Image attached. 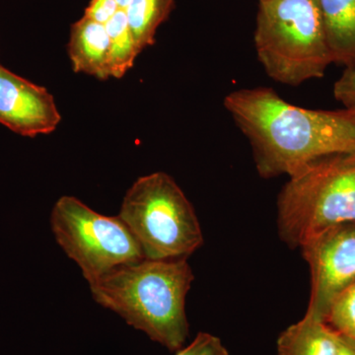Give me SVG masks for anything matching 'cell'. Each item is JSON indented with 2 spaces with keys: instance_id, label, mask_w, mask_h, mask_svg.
I'll return each instance as SVG.
<instances>
[{
  "instance_id": "6da1fadb",
  "label": "cell",
  "mask_w": 355,
  "mask_h": 355,
  "mask_svg": "<svg viewBox=\"0 0 355 355\" xmlns=\"http://www.w3.org/2000/svg\"><path fill=\"white\" fill-rule=\"evenodd\" d=\"M223 104L249 139L261 177L291 176L318 159L355 154L354 111L301 108L266 87L234 91Z\"/></svg>"
},
{
  "instance_id": "7a4b0ae2",
  "label": "cell",
  "mask_w": 355,
  "mask_h": 355,
  "mask_svg": "<svg viewBox=\"0 0 355 355\" xmlns=\"http://www.w3.org/2000/svg\"><path fill=\"white\" fill-rule=\"evenodd\" d=\"M187 260L144 259L121 266L89 284L91 294L135 330L178 352L189 335L186 297L195 279Z\"/></svg>"
},
{
  "instance_id": "3957f363",
  "label": "cell",
  "mask_w": 355,
  "mask_h": 355,
  "mask_svg": "<svg viewBox=\"0 0 355 355\" xmlns=\"http://www.w3.org/2000/svg\"><path fill=\"white\" fill-rule=\"evenodd\" d=\"M254 46L268 76L286 85L321 78L333 64L318 0L260 1Z\"/></svg>"
},
{
  "instance_id": "277c9868",
  "label": "cell",
  "mask_w": 355,
  "mask_h": 355,
  "mask_svg": "<svg viewBox=\"0 0 355 355\" xmlns=\"http://www.w3.org/2000/svg\"><path fill=\"white\" fill-rule=\"evenodd\" d=\"M355 221V154L313 161L294 172L277 200L282 241L300 248L327 229Z\"/></svg>"
},
{
  "instance_id": "5b68a950",
  "label": "cell",
  "mask_w": 355,
  "mask_h": 355,
  "mask_svg": "<svg viewBox=\"0 0 355 355\" xmlns=\"http://www.w3.org/2000/svg\"><path fill=\"white\" fill-rule=\"evenodd\" d=\"M118 216L147 260L188 259L202 246L195 209L167 173L139 178L125 193Z\"/></svg>"
},
{
  "instance_id": "8992f818",
  "label": "cell",
  "mask_w": 355,
  "mask_h": 355,
  "mask_svg": "<svg viewBox=\"0 0 355 355\" xmlns=\"http://www.w3.org/2000/svg\"><path fill=\"white\" fill-rule=\"evenodd\" d=\"M51 227L58 246L79 266L88 284L144 259L120 217L99 214L76 197L58 198L51 210Z\"/></svg>"
},
{
  "instance_id": "52a82bcc",
  "label": "cell",
  "mask_w": 355,
  "mask_h": 355,
  "mask_svg": "<svg viewBox=\"0 0 355 355\" xmlns=\"http://www.w3.org/2000/svg\"><path fill=\"white\" fill-rule=\"evenodd\" d=\"M300 248L311 272L305 316L326 323L333 301L355 282V221L327 229Z\"/></svg>"
},
{
  "instance_id": "ba28073f",
  "label": "cell",
  "mask_w": 355,
  "mask_h": 355,
  "mask_svg": "<svg viewBox=\"0 0 355 355\" xmlns=\"http://www.w3.org/2000/svg\"><path fill=\"white\" fill-rule=\"evenodd\" d=\"M62 116L55 98L43 86L0 64V123L22 137L50 135Z\"/></svg>"
},
{
  "instance_id": "9c48e42d",
  "label": "cell",
  "mask_w": 355,
  "mask_h": 355,
  "mask_svg": "<svg viewBox=\"0 0 355 355\" xmlns=\"http://www.w3.org/2000/svg\"><path fill=\"white\" fill-rule=\"evenodd\" d=\"M110 40L106 25L83 17L71 25L67 46L72 69L100 80L110 77Z\"/></svg>"
},
{
  "instance_id": "30bf717a",
  "label": "cell",
  "mask_w": 355,
  "mask_h": 355,
  "mask_svg": "<svg viewBox=\"0 0 355 355\" xmlns=\"http://www.w3.org/2000/svg\"><path fill=\"white\" fill-rule=\"evenodd\" d=\"M333 62L355 67V0H318Z\"/></svg>"
},
{
  "instance_id": "8fae6325",
  "label": "cell",
  "mask_w": 355,
  "mask_h": 355,
  "mask_svg": "<svg viewBox=\"0 0 355 355\" xmlns=\"http://www.w3.org/2000/svg\"><path fill=\"white\" fill-rule=\"evenodd\" d=\"M340 334L324 322L304 316L282 331L277 340L279 355H336Z\"/></svg>"
},
{
  "instance_id": "7c38bea8",
  "label": "cell",
  "mask_w": 355,
  "mask_h": 355,
  "mask_svg": "<svg viewBox=\"0 0 355 355\" xmlns=\"http://www.w3.org/2000/svg\"><path fill=\"white\" fill-rule=\"evenodd\" d=\"M174 6L175 0H132L123 9L140 53L155 43L158 28L168 19Z\"/></svg>"
},
{
  "instance_id": "4fadbf2b",
  "label": "cell",
  "mask_w": 355,
  "mask_h": 355,
  "mask_svg": "<svg viewBox=\"0 0 355 355\" xmlns=\"http://www.w3.org/2000/svg\"><path fill=\"white\" fill-rule=\"evenodd\" d=\"M106 29L110 40V77L121 79L132 69L140 51L123 9H120L107 23Z\"/></svg>"
},
{
  "instance_id": "5bb4252c",
  "label": "cell",
  "mask_w": 355,
  "mask_h": 355,
  "mask_svg": "<svg viewBox=\"0 0 355 355\" xmlns=\"http://www.w3.org/2000/svg\"><path fill=\"white\" fill-rule=\"evenodd\" d=\"M326 323L340 335L355 338V282L333 301Z\"/></svg>"
},
{
  "instance_id": "9a60e30c",
  "label": "cell",
  "mask_w": 355,
  "mask_h": 355,
  "mask_svg": "<svg viewBox=\"0 0 355 355\" xmlns=\"http://www.w3.org/2000/svg\"><path fill=\"white\" fill-rule=\"evenodd\" d=\"M176 355H229L220 338L209 333H200L186 347L178 350Z\"/></svg>"
},
{
  "instance_id": "2e32d148",
  "label": "cell",
  "mask_w": 355,
  "mask_h": 355,
  "mask_svg": "<svg viewBox=\"0 0 355 355\" xmlns=\"http://www.w3.org/2000/svg\"><path fill=\"white\" fill-rule=\"evenodd\" d=\"M334 95L345 109L355 112V67L345 69L334 86Z\"/></svg>"
},
{
  "instance_id": "e0dca14e",
  "label": "cell",
  "mask_w": 355,
  "mask_h": 355,
  "mask_svg": "<svg viewBox=\"0 0 355 355\" xmlns=\"http://www.w3.org/2000/svg\"><path fill=\"white\" fill-rule=\"evenodd\" d=\"M116 0H91L84 11V17L106 25L120 10Z\"/></svg>"
},
{
  "instance_id": "ac0fdd59",
  "label": "cell",
  "mask_w": 355,
  "mask_h": 355,
  "mask_svg": "<svg viewBox=\"0 0 355 355\" xmlns=\"http://www.w3.org/2000/svg\"><path fill=\"white\" fill-rule=\"evenodd\" d=\"M336 355H355V338L340 335Z\"/></svg>"
},
{
  "instance_id": "d6986e66",
  "label": "cell",
  "mask_w": 355,
  "mask_h": 355,
  "mask_svg": "<svg viewBox=\"0 0 355 355\" xmlns=\"http://www.w3.org/2000/svg\"><path fill=\"white\" fill-rule=\"evenodd\" d=\"M121 9H125L132 0H116Z\"/></svg>"
},
{
  "instance_id": "ffe728a7",
  "label": "cell",
  "mask_w": 355,
  "mask_h": 355,
  "mask_svg": "<svg viewBox=\"0 0 355 355\" xmlns=\"http://www.w3.org/2000/svg\"><path fill=\"white\" fill-rule=\"evenodd\" d=\"M259 1H265V0H259Z\"/></svg>"
}]
</instances>
